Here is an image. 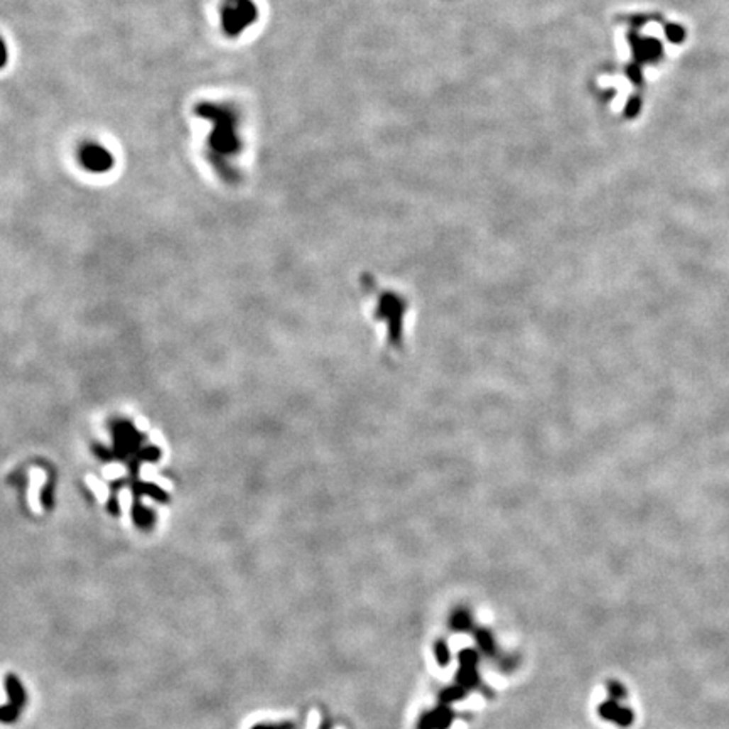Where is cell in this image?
I'll return each instance as SVG.
<instances>
[{
  "instance_id": "7a4b0ae2",
  "label": "cell",
  "mask_w": 729,
  "mask_h": 729,
  "mask_svg": "<svg viewBox=\"0 0 729 729\" xmlns=\"http://www.w3.org/2000/svg\"><path fill=\"white\" fill-rule=\"evenodd\" d=\"M259 17L252 0H225L221 7V26L226 35L235 38L242 34Z\"/></svg>"
},
{
  "instance_id": "3957f363",
  "label": "cell",
  "mask_w": 729,
  "mask_h": 729,
  "mask_svg": "<svg viewBox=\"0 0 729 729\" xmlns=\"http://www.w3.org/2000/svg\"><path fill=\"white\" fill-rule=\"evenodd\" d=\"M78 159L82 166L90 172H106L113 167V155L104 145L88 142L79 148Z\"/></svg>"
},
{
  "instance_id": "52a82bcc",
  "label": "cell",
  "mask_w": 729,
  "mask_h": 729,
  "mask_svg": "<svg viewBox=\"0 0 729 729\" xmlns=\"http://www.w3.org/2000/svg\"><path fill=\"white\" fill-rule=\"evenodd\" d=\"M456 680H457V684H460V686H463L464 689L477 687L478 684H479L477 667H463V665H461L460 670H457Z\"/></svg>"
},
{
  "instance_id": "8992f818",
  "label": "cell",
  "mask_w": 729,
  "mask_h": 729,
  "mask_svg": "<svg viewBox=\"0 0 729 729\" xmlns=\"http://www.w3.org/2000/svg\"><path fill=\"white\" fill-rule=\"evenodd\" d=\"M6 692L9 697V704L16 706V708L22 709L28 702V694H26V689L22 686L21 679L17 677L16 674H7L6 677Z\"/></svg>"
},
{
  "instance_id": "5b68a950",
  "label": "cell",
  "mask_w": 729,
  "mask_h": 729,
  "mask_svg": "<svg viewBox=\"0 0 729 729\" xmlns=\"http://www.w3.org/2000/svg\"><path fill=\"white\" fill-rule=\"evenodd\" d=\"M599 714H601V718L606 719V721L616 723V724H620V726H630L631 721H633V714H631V711L618 706L616 699H610V701L603 702L601 708H599Z\"/></svg>"
},
{
  "instance_id": "7c38bea8",
  "label": "cell",
  "mask_w": 729,
  "mask_h": 729,
  "mask_svg": "<svg viewBox=\"0 0 729 729\" xmlns=\"http://www.w3.org/2000/svg\"><path fill=\"white\" fill-rule=\"evenodd\" d=\"M19 716H21V709L16 708V706H12V704L0 706V723L12 724L19 719Z\"/></svg>"
},
{
  "instance_id": "9a60e30c",
  "label": "cell",
  "mask_w": 729,
  "mask_h": 729,
  "mask_svg": "<svg viewBox=\"0 0 729 729\" xmlns=\"http://www.w3.org/2000/svg\"><path fill=\"white\" fill-rule=\"evenodd\" d=\"M7 57H9L7 46H6V43H4L2 39H0V68H4V66H6Z\"/></svg>"
},
{
  "instance_id": "4fadbf2b",
  "label": "cell",
  "mask_w": 729,
  "mask_h": 729,
  "mask_svg": "<svg viewBox=\"0 0 729 729\" xmlns=\"http://www.w3.org/2000/svg\"><path fill=\"white\" fill-rule=\"evenodd\" d=\"M457 659H460V665H463V667H477L478 662H479V655L474 650H471V648H466V650H461L460 652Z\"/></svg>"
},
{
  "instance_id": "30bf717a",
  "label": "cell",
  "mask_w": 729,
  "mask_h": 729,
  "mask_svg": "<svg viewBox=\"0 0 729 729\" xmlns=\"http://www.w3.org/2000/svg\"><path fill=\"white\" fill-rule=\"evenodd\" d=\"M466 691L468 689H464L463 686H452V687H447L444 689V691L439 694V701H441V704H451V702H455L457 699H463V697L466 696Z\"/></svg>"
},
{
  "instance_id": "277c9868",
  "label": "cell",
  "mask_w": 729,
  "mask_h": 729,
  "mask_svg": "<svg viewBox=\"0 0 729 729\" xmlns=\"http://www.w3.org/2000/svg\"><path fill=\"white\" fill-rule=\"evenodd\" d=\"M455 721V713L447 704H439L433 711H425L419 718L417 729H449Z\"/></svg>"
},
{
  "instance_id": "9c48e42d",
  "label": "cell",
  "mask_w": 729,
  "mask_h": 729,
  "mask_svg": "<svg viewBox=\"0 0 729 729\" xmlns=\"http://www.w3.org/2000/svg\"><path fill=\"white\" fill-rule=\"evenodd\" d=\"M474 638H477L479 648L488 655H493L495 653V640H493L491 633L488 630H474Z\"/></svg>"
},
{
  "instance_id": "ba28073f",
  "label": "cell",
  "mask_w": 729,
  "mask_h": 729,
  "mask_svg": "<svg viewBox=\"0 0 729 729\" xmlns=\"http://www.w3.org/2000/svg\"><path fill=\"white\" fill-rule=\"evenodd\" d=\"M471 623H473V621H471V615H469V611H466V610H456L451 615V620H449L451 628L456 631L469 630Z\"/></svg>"
},
{
  "instance_id": "2e32d148",
  "label": "cell",
  "mask_w": 729,
  "mask_h": 729,
  "mask_svg": "<svg viewBox=\"0 0 729 729\" xmlns=\"http://www.w3.org/2000/svg\"><path fill=\"white\" fill-rule=\"evenodd\" d=\"M319 729H331V721H330V719H324V721L321 723V726H319Z\"/></svg>"
},
{
  "instance_id": "8fae6325",
  "label": "cell",
  "mask_w": 729,
  "mask_h": 729,
  "mask_svg": "<svg viewBox=\"0 0 729 729\" xmlns=\"http://www.w3.org/2000/svg\"><path fill=\"white\" fill-rule=\"evenodd\" d=\"M434 653H435V660H438V664L441 667H446L449 664V660H451L449 647L444 640H438V642L434 643Z\"/></svg>"
},
{
  "instance_id": "6da1fadb",
  "label": "cell",
  "mask_w": 729,
  "mask_h": 729,
  "mask_svg": "<svg viewBox=\"0 0 729 729\" xmlns=\"http://www.w3.org/2000/svg\"><path fill=\"white\" fill-rule=\"evenodd\" d=\"M196 113L201 118L210 120L213 130L210 135V148L215 152V161L237 154L240 150V139L237 133V117L228 106L213 104H199Z\"/></svg>"
},
{
  "instance_id": "5bb4252c",
  "label": "cell",
  "mask_w": 729,
  "mask_h": 729,
  "mask_svg": "<svg viewBox=\"0 0 729 729\" xmlns=\"http://www.w3.org/2000/svg\"><path fill=\"white\" fill-rule=\"evenodd\" d=\"M252 729H294V724L292 723H279V724L262 723V724H255Z\"/></svg>"
}]
</instances>
